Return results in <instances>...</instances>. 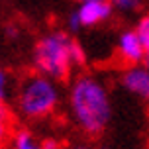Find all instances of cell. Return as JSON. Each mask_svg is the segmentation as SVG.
Returning a JSON list of instances; mask_svg holds the SVG:
<instances>
[{
  "instance_id": "6da1fadb",
  "label": "cell",
  "mask_w": 149,
  "mask_h": 149,
  "mask_svg": "<svg viewBox=\"0 0 149 149\" xmlns=\"http://www.w3.org/2000/svg\"><path fill=\"white\" fill-rule=\"evenodd\" d=\"M67 108L73 124L88 137L102 135L112 120L110 92L104 82L90 73H81L71 81Z\"/></svg>"
},
{
  "instance_id": "5b68a950",
  "label": "cell",
  "mask_w": 149,
  "mask_h": 149,
  "mask_svg": "<svg viewBox=\"0 0 149 149\" xmlns=\"http://www.w3.org/2000/svg\"><path fill=\"white\" fill-rule=\"evenodd\" d=\"M145 55V47H143L141 39L137 37L135 30H124L118 37L116 43V57L124 67L130 65H139Z\"/></svg>"
},
{
  "instance_id": "e0dca14e",
  "label": "cell",
  "mask_w": 149,
  "mask_h": 149,
  "mask_svg": "<svg viewBox=\"0 0 149 149\" xmlns=\"http://www.w3.org/2000/svg\"><path fill=\"white\" fill-rule=\"evenodd\" d=\"M0 149H4V147H0Z\"/></svg>"
},
{
  "instance_id": "8fae6325",
  "label": "cell",
  "mask_w": 149,
  "mask_h": 149,
  "mask_svg": "<svg viewBox=\"0 0 149 149\" xmlns=\"http://www.w3.org/2000/svg\"><path fill=\"white\" fill-rule=\"evenodd\" d=\"M8 88H10V79H8V73L0 67V102H4V100H6Z\"/></svg>"
},
{
  "instance_id": "9a60e30c",
  "label": "cell",
  "mask_w": 149,
  "mask_h": 149,
  "mask_svg": "<svg viewBox=\"0 0 149 149\" xmlns=\"http://www.w3.org/2000/svg\"><path fill=\"white\" fill-rule=\"evenodd\" d=\"M141 65L145 69H149V51H145V55H143V61H141Z\"/></svg>"
},
{
  "instance_id": "3957f363",
  "label": "cell",
  "mask_w": 149,
  "mask_h": 149,
  "mask_svg": "<svg viewBox=\"0 0 149 149\" xmlns=\"http://www.w3.org/2000/svg\"><path fill=\"white\" fill-rule=\"evenodd\" d=\"M59 82L39 73L26 74L16 90V112L28 122H41L59 110Z\"/></svg>"
},
{
  "instance_id": "30bf717a",
  "label": "cell",
  "mask_w": 149,
  "mask_h": 149,
  "mask_svg": "<svg viewBox=\"0 0 149 149\" xmlns=\"http://www.w3.org/2000/svg\"><path fill=\"white\" fill-rule=\"evenodd\" d=\"M134 30H135V33H137V37L141 39L145 51H149V14H145V16L139 18V22L135 24Z\"/></svg>"
},
{
  "instance_id": "ba28073f",
  "label": "cell",
  "mask_w": 149,
  "mask_h": 149,
  "mask_svg": "<svg viewBox=\"0 0 149 149\" xmlns=\"http://www.w3.org/2000/svg\"><path fill=\"white\" fill-rule=\"evenodd\" d=\"M14 114L6 106V102H0V147H6L10 135L14 132Z\"/></svg>"
},
{
  "instance_id": "52a82bcc",
  "label": "cell",
  "mask_w": 149,
  "mask_h": 149,
  "mask_svg": "<svg viewBox=\"0 0 149 149\" xmlns=\"http://www.w3.org/2000/svg\"><path fill=\"white\" fill-rule=\"evenodd\" d=\"M6 145L8 149H43V137L36 135L28 127H14Z\"/></svg>"
},
{
  "instance_id": "277c9868",
  "label": "cell",
  "mask_w": 149,
  "mask_h": 149,
  "mask_svg": "<svg viewBox=\"0 0 149 149\" xmlns=\"http://www.w3.org/2000/svg\"><path fill=\"white\" fill-rule=\"evenodd\" d=\"M114 14V8L108 0H88L81 2L77 10H73L67 18V28L69 31H79L84 28H94L100 24L108 22Z\"/></svg>"
},
{
  "instance_id": "2e32d148",
  "label": "cell",
  "mask_w": 149,
  "mask_h": 149,
  "mask_svg": "<svg viewBox=\"0 0 149 149\" xmlns=\"http://www.w3.org/2000/svg\"><path fill=\"white\" fill-rule=\"evenodd\" d=\"M77 2H79V4H81V2H88V0H77Z\"/></svg>"
},
{
  "instance_id": "7c38bea8",
  "label": "cell",
  "mask_w": 149,
  "mask_h": 149,
  "mask_svg": "<svg viewBox=\"0 0 149 149\" xmlns=\"http://www.w3.org/2000/svg\"><path fill=\"white\" fill-rule=\"evenodd\" d=\"M4 33H6V37H10V39H18L20 33H22V28L14 22H8L6 28H4Z\"/></svg>"
},
{
  "instance_id": "4fadbf2b",
  "label": "cell",
  "mask_w": 149,
  "mask_h": 149,
  "mask_svg": "<svg viewBox=\"0 0 149 149\" xmlns=\"http://www.w3.org/2000/svg\"><path fill=\"white\" fill-rule=\"evenodd\" d=\"M65 145L57 137H43V149H63Z\"/></svg>"
},
{
  "instance_id": "8992f818",
  "label": "cell",
  "mask_w": 149,
  "mask_h": 149,
  "mask_svg": "<svg viewBox=\"0 0 149 149\" xmlns=\"http://www.w3.org/2000/svg\"><path fill=\"white\" fill-rule=\"evenodd\" d=\"M120 84L130 94H134V96L149 102V69H145L141 63L122 69V73H120Z\"/></svg>"
},
{
  "instance_id": "9c48e42d",
  "label": "cell",
  "mask_w": 149,
  "mask_h": 149,
  "mask_svg": "<svg viewBox=\"0 0 149 149\" xmlns=\"http://www.w3.org/2000/svg\"><path fill=\"white\" fill-rule=\"evenodd\" d=\"M112 4V8L116 12H122V14H132V12H137L139 8L143 6V0H108Z\"/></svg>"
},
{
  "instance_id": "7a4b0ae2",
  "label": "cell",
  "mask_w": 149,
  "mask_h": 149,
  "mask_svg": "<svg viewBox=\"0 0 149 149\" xmlns=\"http://www.w3.org/2000/svg\"><path fill=\"white\" fill-rule=\"evenodd\" d=\"M86 65L82 45L65 30H49L39 36L31 49V67L53 81H67L74 69Z\"/></svg>"
},
{
  "instance_id": "5bb4252c",
  "label": "cell",
  "mask_w": 149,
  "mask_h": 149,
  "mask_svg": "<svg viewBox=\"0 0 149 149\" xmlns=\"http://www.w3.org/2000/svg\"><path fill=\"white\" fill-rule=\"evenodd\" d=\"M63 149H98V147L92 145V143H73V145H67Z\"/></svg>"
}]
</instances>
